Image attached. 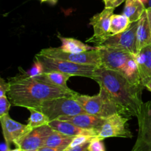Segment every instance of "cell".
I'll use <instances>...</instances> for the list:
<instances>
[{
	"label": "cell",
	"instance_id": "36",
	"mask_svg": "<svg viewBox=\"0 0 151 151\" xmlns=\"http://www.w3.org/2000/svg\"><path fill=\"white\" fill-rule=\"evenodd\" d=\"M9 151H22L19 147H16V149H13V150H10Z\"/></svg>",
	"mask_w": 151,
	"mask_h": 151
},
{
	"label": "cell",
	"instance_id": "28",
	"mask_svg": "<svg viewBox=\"0 0 151 151\" xmlns=\"http://www.w3.org/2000/svg\"><path fill=\"white\" fill-rule=\"evenodd\" d=\"M10 88V84L9 82H6L3 78H0V97L6 95Z\"/></svg>",
	"mask_w": 151,
	"mask_h": 151
},
{
	"label": "cell",
	"instance_id": "34",
	"mask_svg": "<svg viewBox=\"0 0 151 151\" xmlns=\"http://www.w3.org/2000/svg\"><path fill=\"white\" fill-rule=\"evenodd\" d=\"M41 2H45V1H47V2L50 3L52 4H55L58 2V0H40Z\"/></svg>",
	"mask_w": 151,
	"mask_h": 151
},
{
	"label": "cell",
	"instance_id": "33",
	"mask_svg": "<svg viewBox=\"0 0 151 151\" xmlns=\"http://www.w3.org/2000/svg\"><path fill=\"white\" fill-rule=\"evenodd\" d=\"M146 12H147L149 24H150V32H151V8L150 7H147V8H146Z\"/></svg>",
	"mask_w": 151,
	"mask_h": 151
},
{
	"label": "cell",
	"instance_id": "22",
	"mask_svg": "<svg viewBox=\"0 0 151 151\" xmlns=\"http://www.w3.org/2000/svg\"><path fill=\"white\" fill-rule=\"evenodd\" d=\"M131 22L129 19L124 14H114L111 19L110 33L111 35H116L121 33L131 27Z\"/></svg>",
	"mask_w": 151,
	"mask_h": 151
},
{
	"label": "cell",
	"instance_id": "26",
	"mask_svg": "<svg viewBox=\"0 0 151 151\" xmlns=\"http://www.w3.org/2000/svg\"><path fill=\"white\" fill-rule=\"evenodd\" d=\"M88 151H106L103 140L97 137L91 140L87 148Z\"/></svg>",
	"mask_w": 151,
	"mask_h": 151
},
{
	"label": "cell",
	"instance_id": "4",
	"mask_svg": "<svg viewBox=\"0 0 151 151\" xmlns=\"http://www.w3.org/2000/svg\"><path fill=\"white\" fill-rule=\"evenodd\" d=\"M33 109L47 115L50 121L58 119L60 116L87 113L75 98L71 97H59L46 100Z\"/></svg>",
	"mask_w": 151,
	"mask_h": 151
},
{
	"label": "cell",
	"instance_id": "35",
	"mask_svg": "<svg viewBox=\"0 0 151 151\" xmlns=\"http://www.w3.org/2000/svg\"><path fill=\"white\" fill-rule=\"evenodd\" d=\"M145 87L146 88H147V89H148L149 91H151V81H148V82H147V83L145 84Z\"/></svg>",
	"mask_w": 151,
	"mask_h": 151
},
{
	"label": "cell",
	"instance_id": "24",
	"mask_svg": "<svg viewBox=\"0 0 151 151\" xmlns=\"http://www.w3.org/2000/svg\"><path fill=\"white\" fill-rule=\"evenodd\" d=\"M24 72L25 75H27L28 77H30V78H35V77L44 73V66H43L42 63H41L38 59L35 58L34 59V63L33 65H32V67H31V69H29V71H27V72L24 71Z\"/></svg>",
	"mask_w": 151,
	"mask_h": 151
},
{
	"label": "cell",
	"instance_id": "25",
	"mask_svg": "<svg viewBox=\"0 0 151 151\" xmlns=\"http://www.w3.org/2000/svg\"><path fill=\"white\" fill-rule=\"evenodd\" d=\"M94 137L93 136H86V135H80L77 136L75 138L73 139L72 142L70 143V145H69V147L67 148H72V147H75L77 146L81 145L86 144V143H88L91 142V140L92 139H94Z\"/></svg>",
	"mask_w": 151,
	"mask_h": 151
},
{
	"label": "cell",
	"instance_id": "7",
	"mask_svg": "<svg viewBox=\"0 0 151 151\" xmlns=\"http://www.w3.org/2000/svg\"><path fill=\"white\" fill-rule=\"evenodd\" d=\"M138 22L131 23V27L124 32L116 35H111L100 41L96 47H106L125 50L133 55L137 53V30Z\"/></svg>",
	"mask_w": 151,
	"mask_h": 151
},
{
	"label": "cell",
	"instance_id": "27",
	"mask_svg": "<svg viewBox=\"0 0 151 151\" xmlns=\"http://www.w3.org/2000/svg\"><path fill=\"white\" fill-rule=\"evenodd\" d=\"M12 104L9 100L7 95L0 97V117L8 114L9 110L11 107Z\"/></svg>",
	"mask_w": 151,
	"mask_h": 151
},
{
	"label": "cell",
	"instance_id": "12",
	"mask_svg": "<svg viewBox=\"0 0 151 151\" xmlns=\"http://www.w3.org/2000/svg\"><path fill=\"white\" fill-rule=\"evenodd\" d=\"M54 131L49 125L33 128L25 134L15 145L22 151H36L44 146L46 139Z\"/></svg>",
	"mask_w": 151,
	"mask_h": 151
},
{
	"label": "cell",
	"instance_id": "9",
	"mask_svg": "<svg viewBox=\"0 0 151 151\" xmlns=\"http://www.w3.org/2000/svg\"><path fill=\"white\" fill-rule=\"evenodd\" d=\"M129 119L122 114H115L107 118L100 128L97 137L102 140L109 137L132 138L133 134L128 123Z\"/></svg>",
	"mask_w": 151,
	"mask_h": 151
},
{
	"label": "cell",
	"instance_id": "21",
	"mask_svg": "<svg viewBox=\"0 0 151 151\" xmlns=\"http://www.w3.org/2000/svg\"><path fill=\"white\" fill-rule=\"evenodd\" d=\"M75 137L73 136H68L57 131H54L46 139L44 146L68 147Z\"/></svg>",
	"mask_w": 151,
	"mask_h": 151
},
{
	"label": "cell",
	"instance_id": "3",
	"mask_svg": "<svg viewBox=\"0 0 151 151\" xmlns=\"http://www.w3.org/2000/svg\"><path fill=\"white\" fill-rule=\"evenodd\" d=\"M75 99L87 113L103 119H107L115 114H122L129 117L125 109L102 86H100V91L96 95L79 94Z\"/></svg>",
	"mask_w": 151,
	"mask_h": 151
},
{
	"label": "cell",
	"instance_id": "6",
	"mask_svg": "<svg viewBox=\"0 0 151 151\" xmlns=\"http://www.w3.org/2000/svg\"><path fill=\"white\" fill-rule=\"evenodd\" d=\"M39 54L46 57L67 60L79 64L93 65L97 67H101L100 53L96 47L93 50L80 53L66 52L63 51L60 47H50L41 50Z\"/></svg>",
	"mask_w": 151,
	"mask_h": 151
},
{
	"label": "cell",
	"instance_id": "13",
	"mask_svg": "<svg viewBox=\"0 0 151 151\" xmlns=\"http://www.w3.org/2000/svg\"><path fill=\"white\" fill-rule=\"evenodd\" d=\"M0 122L2 128V134L4 141L10 145V144L16 145L25 134L30 130L28 125H24L19 122L13 120L10 117L9 114L0 117Z\"/></svg>",
	"mask_w": 151,
	"mask_h": 151
},
{
	"label": "cell",
	"instance_id": "29",
	"mask_svg": "<svg viewBox=\"0 0 151 151\" xmlns=\"http://www.w3.org/2000/svg\"><path fill=\"white\" fill-rule=\"evenodd\" d=\"M125 0H103L106 8H114L120 5Z\"/></svg>",
	"mask_w": 151,
	"mask_h": 151
},
{
	"label": "cell",
	"instance_id": "10",
	"mask_svg": "<svg viewBox=\"0 0 151 151\" xmlns=\"http://www.w3.org/2000/svg\"><path fill=\"white\" fill-rule=\"evenodd\" d=\"M100 53L101 67L122 73L128 61L134 55L125 50L106 47H96Z\"/></svg>",
	"mask_w": 151,
	"mask_h": 151
},
{
	"label": "cell",
	"instance_id": "16",
	"mask_svg": "<svg viewBox=\"0 0 151 151\" xmlns=\"http://www.w3.org/2000/svg\"><path fill=\"white\" fill-rule=\"evenodd\" d=\"M138 63L142 85L151 81V44L142 49L134 55Z\"/></svg>",
	"mask_w": 151,
	"mask_h": 151
},
{
	"label": "cell",
	"instance_id": "19",
	"mask_svg": "<svg viewBox=\"0 0 151 151\" xmlns=\"http://www.w3.org/2000/svg\"><path fill=\"white\" fill-rule=\"evenodd\" d=\"M70 77H72V75L69 74L53 71V72H44L41 75L35 77V78L48 83L50 84L69 89V88L67 86V81L70 78Z\"/></svg>",
	"mask_w": 151,
	"mask_h": 151
},
{
	"label": "cell",
	"instance_id": "8",
	"mask_svg": "<svg viewBox=\"0 0 151 151\" xmlns=\"http://www.w3.org/2000/svg\"><path fill=\"white\" fill-rule=\"evenodd\" d=\"M137 119L138 137L131 151H151V101L143 103Z\"/></svg>",
	"mask_w": 151,
	"mask_h": 151
},
{
	"label": "cell",
	"instance_id": "1",
	"mask_svg": "<svg viewBox=\"0 0 151 151\" xmlns=\"http://www.w3.org/2000/svg\"><path fill=\"white\" fill-rule=\"evenodd\" d=\"M20 73L8 78L10 84L7 95L12 106L34 108L42 102L59 97L75 98L79 93L71 88H62L26 75L21 68Z\"/></svg>",
	"mask_w": 151,
	"mask_h": 151
},
{
	"label": "cell",
	"instance_id": "14",
	"mask_svg": "<svg viewBox=\"0 0 151 151\" xmlns=\"http://www.w3.org/2000/svg\"><path fill=\"white\" fill-rule=\"evenodd\" d=\"M58 119L68 121L80 128L85 129H94L98 131H100V128L106 120V119H103L88 113L79 114L74 116H60Z\"/></svg>",
	"mask_w": 151,
	"mask_h": 151
},
{
	"label": "cell",
	"instance_id": "18",
	"mask_svg": "<svg viewBox=\"0 0 151 151\" xmlns=\"http://www.w3.org/2000/svg\"><path fill=\"white\" fill-rule=\"evenodd\" d=\"M146 8L144 3L140 0H125L122 14L126 16L131 23H134L141 19Z\"/></svg>",
	"mask_w": 151,
	"mask_h": 151
},
{
	"label": "cell",
	"instance_id": "17",
	"mask_svg": "<svg viewBox=\"0 0 151 151\" xmlns=\"http://www.w3.org/2000/svg\"><path fill=\"white\" fill-rule=\"evenodd\" d=\"M151 44V32L147 18V12L143 13L141 19L138 21V27L137 30V50L138 52L139 50Z\"/></svg>",
	"mask_w": 151,
	"mask_h": 151
},
{
	"label": "cell",
	"instance_id": "11",
	"mask_svg": "<svg viewBox=\"0 0 151 151\" xmlns=\"http://www.w3.org/2000/svg\"><path fill=\"white\" fill-rule=\"evenodd\" d=\"M114 8H106L100 13L94 15L90 19V25L93 27L94 35L86 40L87 43L97 45L100 41L111 35L110 33L111 19L114 15Z\"/></svg>",
	"mask_w": 151,
	"mask_h": 151
},
{
	"label": "cell",
	"instance_id": "23",
	"mask_svg": "<svg viewBox=\"0 0 151 151\" xmlns=\"http://www.w3.org/2000/svg\"><path fill=\"white\" fill-rule=\"evenodd\" d=\"M27 109L30 112L27 125L30 127L31 129L48 125L50 122L48 116L40 111L36 110L33 108H27Z\"/></svg>",
	"mask_w": 151,
	"mask_h": 151
},
{
	"label": "cell",
	"instance_id": "37",
	"mask_svg": "<svg viewBox=\"0 0 151 151\" xmlns=\"http://www.w3.org/2000/svg\"><path fill=\"white\" fill-rule=\"evenodd\" d=\"M147 5H148V7H150L151 8V0H147Z\"/></svg>",
	"mask_w": 151,
	"mask_h": 151
},
{
	"label": "cell",
	"instance_id": "39",
	"mask_svg": "<svg viewBox=\"0 0 151 151\" xmlns=\"http://www.w3.org/2000/svg\"><path fill=\"white\" fill-rule=\"evenodd\" d=\"M86 151H88V150H86Z\"/></svg>",
	"mask_w": 151,
	"mask_h": 151
},
{
	"label": "cell",
	"instance_id": "20",
	"mask_svg": "<svg viewBox=\"0 0 151 151\" xmlns=\"http://www.w3.org/2000/svg\"><path fill=\"white\" fill-rule=\"evenodd\" d=\"M59 38L61 41V46L60 48L63 51L66 52H72V53H80L83 52L88 51L94 49L95 47H91L87 44L81 42V41L78 39H75L73 38H65L58 35Z\"/></svg>",
	"mask_w": 151,
	"mask_h": 151
},
{
	"label": "cell",
	"instance_id": "5",
	"mask_svg": "<svg viewBox=\"0 0 151 151\" xmlns=\"http://www.w3.org/2000/svg\"><path fill=\"white\" fill-rule=\"evenodd\" d=\"M35 58L38 59L42 63L44 72L57 71L69 74L72 76L85 77L93 79L94 71L97 68V66L93 65L79 64L67 60L46 57L39 53L35 55Z\"/></svg>",
	"mask_w": 151,
	"mask_h": 151
},
{
	"label": "cell",
	"instance_id": "38",
	"mask_svg": "<svg viewBox=\"0 0 151 151\" xmlns=\"http://www.w3.org/2000/svg\"><path fill=\"white\" fill-rule=\"evenodd\" d=\"M140 1H142V2L144 3V4H145V3L147 2V0H140Z\"/></svg>",
	"mask_w": 151,
	"mask_h": 151
},
{
	"label": "cell",
	"instance_id": "32",
	"mask_svg": "<svg viewBox=\"0 0 151 151\" xmlns=\"http://www.w3.org/2000/svg\"><path fill=\"white\" fill-rule=\"evenodd\" d=\"M10 145L7 142H3L1 145V151H9L10 150Z\"/></svg>",
	"mask_w": 151,
	"mask_h": 151
},
{
	"label": "cell",
	"instance_id": "2",
	"mask_svg": "<svg viewBox=\"0 0 151 151\" xmlns=\"http://www.w3.org/2000/svg\"><path fill=\"white\" fill-rule=\"evenodd\" d=\"M93 80L109 91L128 116H139L144 103L142 99L143 86L133 85L121 73L104 67L95 69Z\"/></svg>",
	"mask_w": 151,
	"mask_h": 151
},
{
	"label": "cell",
	"instance_id": "30",
	"mask_svg": "<svg viewBox=\"0 0 151 151\" xmlns=\"http://www.w3.org/2000/svg\"><path fill=\"white\" fill-rule=\"evenodd\" d=\"M66 147H47L43 146L36 151H66Z\"/></svg>",
	"mask_w": 151,
	"mask_h": 151
},
{
	"label": "cell",
	"instance_id": "31",
	"mask_svg": "<svg viewBox=\"0 0 151 151\" xmlns=\"http://www.w3.org/2000/svg\"><path fill=\"white\" fill-rule=\"evenodd\" d=\"M88 144H89V142L77 146L75 147H72V148H67L66 151H86L87 148H88Z\"/></svg>",
	"mask_w": 151,
	"mask_h": 151
},
{
	"label": "cell",
	"instance_id": "15",
	"mask_svg": "<svg viewBox=\"0 0 151 151\" xmlns=\"http://www.w3.org/2000/svg\"><path fill=\"white\" fill-rule=\"evenodd\" d=\"M48 125L55 131H57L68 136H73V137L80 135L97 137L99 133V131L97 130L85 129V128H80L72 122L60 120L58 119L50 121Z\"/></svg>",
	"mask_w": 151,
	"mask_h": 151
}]
</instances>
